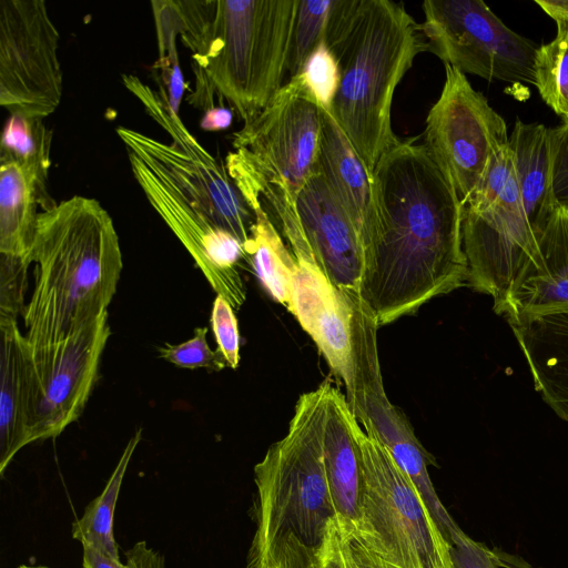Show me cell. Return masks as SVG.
Instances as JSON below:
<instances>
[{"mask_svg":"<svg viewBox=\"0 0 568 568\" xmlns=\"http://www.w3.org/2000/svg\"><path fill=\"white\" fill-rule=\"evenodd\" d=\"M359 297L378 326L467 284L464 205L424 144L400 141L372 174Z\"/></svg>","mask_w":568,"mask_h":568,"instance_id":"obj_1","label":"cell"},{"mask_svg":"<svg viewBox=\"0 0 568 568\" xmlns=\"http://www.w3.org/2000/svg\"><path fill=\"white\" fill-rule=\"evenodd\" d=\"M297 0H171L178 33L192 52L190 104L205 112L214 97L244 124L282 88Z\"/></svg>","mask_w":568,"mask_h":568,"instance_id":"obj_2","label":"cell"},{"mask_svg":"<svg viewBox=\"0 0 568 568\" xmlns=\"http://www.w3.org/2000/svg\"><path fill=\"white\" fill-rule=\"evenodd\" d=\"M30 262L34 286L22 315L30 345L61 341L108 314L123 262L98 200L73 195L40 212Z\"/></svg>","mask_w":568,"mask_h":568,"instance_id":"obj_3","label":"cell"},{"mask_svg":"<svg viewBox=\"0 0 568 568\" xmlns=\"http://www.w3.org/2000/svg\"><path fill=\"white\" fill-rule=\"evenodd\" d=\"M324 42L341 75L331 114L372 175L400 142L392 129L393 97L427 41L400 3L333 0Z\"/></svg>","mask_w":568,"mask_h":568,"instance_id":"obj_4","label":"cell"},{"mask_svg":"<svg viewBox=\"0 0 568 568\" xmlns=\"http://www.w3.org/2000/svg\"><path fill=\"white\" fill-rule=\"evenodd\" d=\"M327 388L325 382L298 397L286 435L254 467L256 530L247 568L286 534L316 547L336 515L323 454Z\"/></svg>","mask_w":568,"mask_h":568,"instance_id":"obj_5","label":"cell"},{"mask_svg":"<svg viewBox=\"0 0 568 568\" xmlns=\"http://www.w3.org/2000/svg\"><path fill=\"white\" fill-rule=\"evenodd\" d=\"M355 436L363 466L357 530L398 568H453L450 544L423 497L387 449L357 422Z\"/></svg>","mask_w":568,"mask_h":568,"instance_id":"obj_6","label":"cell"},{"mask_svg":"<svg viewBox=\"0 0 568 568\" xmlns=\"http://www.w3.org/2000/svg\"><path fill=\"white\" fill-rule=\"evenodd\" d=\"M537 236L521 197L514 153L507 144L491 156L464 206L467 285L490 295L493 308L497 307L535 250Z\"/></svg>","mask_w":568,"mask_h":568,"instance_id":"obj_7","label":"cell"},{"mask_svg":"<svg viewBox=\"0 0 568 568\" xmlns=\"http://www.w3.org/2000/svg\"><path fill=\"white\" fill-rule=\"evenodd\" d=\"M353 306V384L346 399L366 434L376 438L417 487L439 530L449 541L460 527L440 501L432 483L428 466H437L424 448L405 414L388 399L384 389L377 328L372 311L358 296L349 297Z\"/></svg>","mask_w":568,"mask_h":568,"instance_id":"obj_8","label":"cell"},{"mask_svg":"<svg viewBox=\"0 0 568 568\" xmlns=\"http://www.w3.org/2000/svg\"><path fill=\"white\" fill-rule=\"evenodd\" d=\"M322 109L300 75L291 78L267 105L233 134L226 163L284 184L297 199L316 172Z\"/></svg>","mask_w":568,"mask_h":568,"instance_id":"obj_9","label":"cell"},{"mask_svg":"<svg viewBox=\"0 0 568 568\" xmlns=\"http://www.w3.org/2000/svg\"><path fill=\"white\" fill-rule=\"evenodd\" d=\"M420 24L428 51L462 73L535 84L538 47L510 30L481 0H426Z\"/></svg>","mask_w":568,"mask_h":568,"instance_id":"obj_10","label":"cell"},{"mask_svg":"<svg viewBox=\"0 0 568 568\" xmlns=\"http://www.w3.org/2000/svg\"><path fill=\"white\" fill-rule=\"evenodd\" d=\"M445 73L442 93L426 118L424 145L465 206L509 136L505 120L464 73L449 64Z\"/></svg>","mask_w":568,"mask_h":568,"instance_id":"obj_11","label":"cell"},{"mask_svg":"<svg viewBox=\"0 0 568 568\" xmlns=\"http://www.w3.org/2000/svg\"><path fill=\"white\" fill-rule=\"evenodd\" d=\"M60 34L43 0H0V105L44 119L63 92Z\"/></svg>","mask_w":568,"mask_h":568,"instance_id":"obj_12","label":"cell"},{"mask_svg":"<svg viewBox=\"0 0 568 568\" xmlns=\"http://www.w3.org/2000/svg\"><path fill=\"white\" fill-rule=\"evenodd\" d=\"M111 335L108 314L61 341L29 345L28 444L54 438L83 413ZM28 342V341H27Z\"/></svg>","mask_w":568,"mask_h":568,"instance_id":"obj_13","label":"cell"},{"mask_svg":"<svg viewBox=\"0 0 568 568\" xmlns=\"http://www.w3.org/2000/svg\"><path fill=\"white\" fill-rule=\"evenodd\" d=\"M134 179L151 206L190 253L216 295L234 310L246 298L236 264L245 256L243 244L207 214L191 207L172 187L158 165L131 140L119 136Z\"/></svg>","mask_w":568,"mask_h":568,"instance_id":"obj_14","label":"cell"},{"mask_svg":"<svg viewBox=\"0 0 568 568\" xmlns=\"http://www.w3.org/2000/svg\"><path fill=\"white\" fill-rule=\"evenodd\" d=\"M290 313L312 337L336 377L353 384V306L324 273L314 254L294 256Z\"/></svg>","mask_w":568,"mask_h":568,"instance_id":"obj_15","label":"cell"},{"mask_svg":"<svg viewBox=\"0 0 568 568\" xmlns=\"http://www.w3.org/2000/svg\"><path fill=\"white\" fill-rule=\"evenodd\" d=\"M301 224L315 258L344 294L359 295L363 244L352 221L316 171L296 199Z\"/></svg>","mask_w":568,"mask_h":568,"instance_id":"obj_16","label":"cell"},{"mask_svg":"<svg viewBox=\"0 0 568 568\" xmlns=\"http://www.w3.org/2000/svg\"><path fill=\"white\" fill-rule=\"evenodd\" d=\"M493 310L506 318L568 312V211L554 210L535 250Z\"/></svg>","mask_w":568,"mask_h":568,"instance_id":"obj_17","label":"cell"},{"mask_svg":"<svg viewBox=\"0 0 568 568\" xmlns=\"http://www.w3.org/2000/svg\"><path fill=\"white\" fill-rule=\"evenodd\" d=\"M50 164L0 158V255L30 262L40 212L55 202L47 190Z\"/></svg>","mask_w":568,"mask_h":568,"instance_id":"obj_18","label":"cell"},{"mask_svg":"<svg viewBox=\"0 0 568 568\" xmlns=\"http://www.w3.org/2000/svg\"><path fill=\"white\" fill-rule=\"evenodd\" d=\"M506 320L528 364L535 390L568 422V312Z\"/></svg>","mask_w":568,"mask_h":568,"instance_id":"obj_19","label":"cell"},{"mask_svg":"<svg viewBox=\"0 0 568 568\" xmlns=\"http://www.w3.org/2000/svg\"><path fill=\"white\" fill-rule=\"evenodd\" d=\"M316 171L352 221L364 250L372 223V175L335 119L324 110Z\"/></svg>","mask_w":568,"mask_h":568,"instance_id":"obj_20","label":"cell"},{"mask_svg":"<svg viewBox=\"0 0 568 568\" xmlns=\"http://www.w3.org/2000/svg\"><path fill=\"white\" fill-rule=\"evenodd\" d=\"M356 423L346 395L328 383L324 464L336 514L352 520H357L363 490L362 457L354 432Z\"/></svg>","mask_w":568,"mask_h":568,"instance_id":"obj_21","label":"cell"},{"mask_svg":"<svg viewBox=\"0 0 568 568\" xmlns=\"http://www.w3.org/2000/svg\"><path fill=\"white\" fill-rule=\"evenodd\" d=\"M0 474L28 445L29 345L17 320H0Z\"/></svg>","mask_w":568,"mask_h":568,"instance_id":"obj_22","label":"cell"},{"mask_svg":"<svg viewBox=\"0 0 568 568\" xmlns=\"http://www.w3.org/2000/svg\"><path fill=\"white\" fill-rule=\"evenodd\" d=\"M254 213L250 237L244 243L245 257L268 294L291 308L297 262L264 209L254 200H245Z\"/></svg>","mask_w":568,"mask_h":568,"instance_id":"obj_23","label":"cell"},{"mask_svg":"<svg viewBox=\"0 0 568 568\" xmlns=\"http://www.w3.org/2000/svg\"><path fill=\"white\" fill-rule=\"evenodd\" d=\"M141 438L142 429H138L128 442L102 493L85 507L82 517L72 524L73 539L114 559H120L113 531L115 505L129 463Z\"/></svg>","mask_w":568,"mask_h":568,"instance_id":"obj_24","label":"cell"},{"mask_svg":"<svg viewBox=\"0 0 568 568\" xmlns=\"http://www.w3.org/2000/svg\"><path fill=\"white\" fill-rule=\"evenodd\" d=\"M315 568H398L369 546L355 520L333 516L314 547Z\"/></svg>","mask_w":568,"mask_h":568,"instance_id":"obj_25","label":"cell"},{"mask_svg":"<svg viewBox=\"0 0 568 568\" xmlns=\"http://www.w3.org/2000/svg\"><path fill=\"white\" fill-rule=\"evenodd\" d=\"M534 73L544 102L568 123V24L558 22L555 39L538 47Z\"/></svg>","mask_w":568,"mask_h":568,"instance_id":"obj_26","label":"cell"},{"mask_svg":"<svg viewBox=\"0 0 568 568\" xmlns=\"http://www.w3.org/2000/svg\"><path fill=\"white\" fill-rule=\"evenodd\" d=\"M155 23L159 58L152 67L158 74L159 93L179 114L181 100L187 89L181 71L176 39L179 37L170 0L151 1Z\"/></svg>","mask_w":568,"mask_h":568,"instance_id":"obj_27","label":"cell"},{"mask_svg":"<svg viewBox=\"0 0 568 568\" xmlns=\"http://www.w3.org/2000/svg\"><path fill=\"white\" fill-rule=\"evenodd\" d=\"M333 0H297L285 69L291 78L301 74L307 59L325 41Z\"/></svg>","mask_w":568,"mask_h":568,"instance_id":"obj_28","label":"cell"},{"mask_svg":"<svg viewBox=\"0 0 568 568\" xmlns=\"http://www.w3.org/2000/svg\"><path fill=\"white\" fill-rule=\"evenodd\" d=\"M52 131L43 119L10 115L1 138L0 158L51 164Z\"/></svg>","mask_w":568,"mask_h":568,"instance_id":"obj_29","label":"cell"},{"mask_svg":"<svg viewBox=\"0 0 568 568\" xmlns=\"http://www.w3.org/2000/svg\"><path fill=\"white\" fill-rule=\"evenodd\" d=\"M300 77L318 106L331 113L341 75L337 60L325 42L310 55Z\"/></svg>","mask_w":568,"mask_h":568,"instance_id":"obj_30","label":"cell"},{"mask_svg":"<svg viewBox=\"0 0 568 568\" xmlns=\"http://www.w3.org/2000/svg\"><path fill=\"white\" fill-rule=\"evenodd\" d=\"M206 334V327H197L194 329L193 337L181 344L165 343L160 347L159 355L162 359L182 368L221 371L225 368L226 363L217 351L210 348Z\"/></svg>","mask_w":568,"mask_h":568,"instance_id":"obj_31","label":"cell"},{"mask_svg":"<svg viewBox=\"0 0 568 568\" xmlns=\"http://www.w3.org/2000/svg\"><path fill=\"white\" fill-rule=\"evenodd\" d=\"M30 263L0 255V320H17L26 310Z\"/></svg>","mask_w":568,"mask_h":568,"instance_id":"obj_32","label":"cell"},{"mask_svg":"<svg viewBox=\"0 0 568 568\" xmlns=\"http://www.w3.org/2000/svg\"><path fill=\"white\" fill-rule=\"evenodd\" d=\"M211 327L221 354L230 368H237L240 363V334L234 308L221 295H216L212 312Z\"/></svg>","mask_w":568,"mask_h":568,"instance_id":"obj_33","label":"cell"},{"mask_svg":"<svg viewBox=\"0 0 568 568\" xmlns=\"http://www.w3.org/2000/svg\"><path fill=\"white\" fill-rule=\"evenodd\" d=\"M549 145L552 202L568 211V123L549 129Z\"/></svg>","mask_w":568,"mask_h":568,"instance_id":"obj_34","label":"cell"},{"mask_svg":"<svg viewBox=\"0 0 568 568\" xmlns=\"http://www.w3.org/2000/svg\"><path fill=\"white\" fill-rule=\"evenodd\" d=\"M251 568H315L314 547L286 534L271 546L265 555Z\"/></svg>","mask_w":568,"mask_h":568,"instance_id":"obj_35","label":"cell"},{"mask_svg":"<svg viewBox=\"0 0 568 568\" xmlns=\"http://www.w3.org/2000/svg\"><path fill=\"white\" fill-rule=\"evenodd\" d=\"M449 542L453 568H499L491 549L471 539L462 529L450 536Z\"/></svg>","mask_w":568,"mask_h":568,"instance_id":"obj_36","label":"cell"},{"mask_svg":"<svg viewBox=\"0 0 568 568\" xmlns=\"http://www.w3.org/2000/svg\"><path fill=\"white\" fill-rule=\"evenodd\" d=\"M129 568H164L163 556L149 548L145 541H138L125 552Z\"/></svg>","mask_w":568,"mask_h":568,"instance_id":"obj_37","label":"cell"},{"mask_svg":"<svg viewBox=\"0 0 568 568\" xmlns=\"http://www.w3.org/2000/svg\"><path fill=\"white\" fill-rule=\"evenodd\" d=\"M232 120V110L223 105H217L203 113L200 126L209 132H217L227 129L231 125Z\"/></svg>","mask_w":568,"mask_h":568,"instance_id":"obj_38","label":"cell"},{"mask_svg":"<svg viewBox=\"0 0 568 568\" xmlns=\"http://www.w3.org/2000/svg\"><path fill=\"white\" fill-rule=\"evenodd\" d=\"M82 568H129L120 559H114L89 545H82Z\"/></svg>","mask_w":568,"mask_h":568,"instance_id":"obj_39","label":"cell"},{"mask_svg":"<svg viewBox=\"0 0 568 568\" xmlns=\"http://www.w3.org/2000/svg\"><path fill=\"white\" fill-rule=\"evenodd\" d=\"M535 2L557 23L568 24V0H535Z\"/></svg>","mask_w":568,"mask_h":568,"instance_id":"obj_40","label":"cell"},{"mask_svg":"<svg viewBox=\"0 0 568 568\" xmlns=\"http://www.w3.org/2000/svg\"><path fill=\"white\" fill-rule=\"evenodd\" d=\"M491 554L499 568H541L534 567L519 555L510 554L496 547L491 549Z\"/></svg>","mask_w":568,"mask_h":568,"instance_id":"obj_41","label":"cell"},{"mask_svg":"<svg viewBox=\"0 0 568 568\" xmlns=\"http://www.w3.org/2000/svg\"><path fill=\"white\" fill-rule=\"evenodd\" d=\"M18 568H48V567H31V566L22 565V566H19Z\"/></svg>","mask_w":568,"mask_h":568,"instance_id":"obj_42","label":"cell"}]
</instances>
